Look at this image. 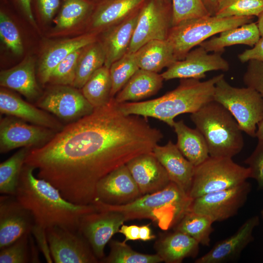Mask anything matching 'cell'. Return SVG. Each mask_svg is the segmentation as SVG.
<instances>
[{"instance_id": "50", "label": "cell", "mask_w": 263, "mask_h": 263, "mask_svg": "<svg viewBox=\"0 0 263 263\" xmlns=\"http://www.w3.org/2000/svg\"><path fill=\"white\" fill-rule=\"evenodd\" d=\"M155 238L152 232L149 225H143L139 226V240L144 242L151 240Z\"/></svg>"}, {"instance_id": "43", "label": "cell", "mask_w": 263, "mask_h": 263, "mask_svg": "<svg viewBox=\"0 0 263 263\" xmlns=\"http://www.w3.org/2000/svg\"><path fill=\"white\" fill-rule=\"evenodd\" d=\"M250 169V178L255 179L259 189H263V139H258L257 145L244 161Z\"/></svg>"}, {"instance_id": "55", "label": "cell", "mask_w": 263, "mask_h": 263, "mask_svg": "<svg viewBox=\"0 0 263 263\" xmlns=\"http://www.w3.org/2000/svg\"><path fill=\"white\" fill-rule=\"evenodd\" d=\"M89 0L95 3L96 4V3H98V2L102 0Z\"/></svg>"}, {"instance_id": "48", "label": "cell", "mask_w": 263, "mask_h": 263, "mask_svg": "<svg viewBox=\"0 0 263 263\" xmlns=\"http://www.w3.org/2000/svg\"><path fill=\"white\" fill-rule=\"evenodd\" d=\"M16 8L21 13L30 24L36 29L38 26L33 15L32 0H11Z\"/></svg>"}, {"instance_id": "4", "label": "cell", "mask_w": 263, "mask_h": 263, "mask_svg": "<svg viewBox=\"0 0 263 263\" xmlns=\"http://www.w3.org/2000/svg\"><path fill=\"white\" fill-rule=\"evenodd\" d=\"M193 199L173 182L164 189L142 195L133 202L122 205H109L96 201L93 204L97 210L119 212L126 221L148 219L163 230L176 226L189 210Z\"/></svg>"}, {"instance_id": "47", "label": "cell", "mask_w": 263, "mask_h": 263, "mask_svg": "<svg viewBox=\"0 0 263 263\" xmlns=\"http://www.w3.org/2000/svg\"><path fill=\"white\" fill-rule=\"evenodd\" d=\"M238 57L242 63L246 62L251 60L263 62V37H260L251 49L245 50L240 54Z\"/></svg>"}, {"instance_id": "2", "label": "cell", "mask_w": 263, "mask_h": 263, "mask_svg": "<svg viewBox=\"0 0 263 263\" xmlns=\"http://www.w3.org/2000/svg\"><path fill=\"white\" fill-rule=\"evenodd\" d=\"M35 170L24 164L15 196L18 200L31 213L36 224L45 229L58 226L78 231L82 217L96 211L95 206L70 202L50 183L35 176Z\"/></svg>"}, {"instance_id": "44", "label": "cell", "mask_w": 263, "mask_h": 263, "mask_svg": "<svg viewBox=\"0 0 263 263\" xmlns=\"http://www.w3.org/2000/svg\"><path fill=\"white\" fill-rule=\"evenodd\" d=\"M243 82L246 87L258 92L263 100V62L256 60L248 61Z\"/></svg>"}, {"instance_id": "3", "label": "cell", "mask_w": 263, "mask_h": 263, "mask_svg": "<svg viewBox=\"0 0 263 263\" xmlns=\"http://www.w3.org/2000/svg\"><path fill=\"white\" fill-rule=\"evenodd\" d=\"M221 74L204 81L200 79H181L179 85L163 95L151 100L118 104L126 115L152 117L172 128L174 119L185 113H192L213 100L215 84Z\"/></svg>"}, {"instance_id": "28", "label": "cell", "mask_w": 263, "mask_h": 263, "mask_svg": "<svg viewBox=\"0 0 263 263\" xmlns=\"http://www.w3.org/2000/svg\"><path fill=\"white\" fill-rule=\"evenodd\" d=\"M261 37L257 23L251 22L225 30L218 37L205 40L199 46L208 52L223 53L225 47L235 45L253 47Z\"/></svg>"}, {"instance_id": "6", "label": "cell", "mask_w": 263, "mask_h": 263, "mask_svg": "<svg viewBox=\"0 0 263 263\" xmlns=\"http://www.w3.org/2000/svg\"><path fill=\"white\" fill-rule=\"evenodd\" d=\"M254 17L220 18L208 16L183 21L171 26L167 39L177 60H182L197 45L216 34L252 21Z\"/></svg>"}, {"instance_id": "40", "label": "cell", "mask_w": 263, "mask_h": 263, "mask_svg": "<svg viewBox=\"0 0 263 263\" xmlns=\"http://www.w3.org/2000/svg\"><path fill=\"white\" fill-rule=\"evenodd\" d=\"M172 26L188 19L210 16L201 0H171Z\"/></svg>"}, {"instance_id": "37", "label": "cell", "mask_w": 263, "mask_h": 263, "mask_svg": "<svg viewBox=\"0 0 263 263\" xmlns=\"http://www.w3.org/2000/svg\"><path fill=\"white\" fill-rule=\"evenodd\" d=\"M138 69L134 53L128 52L111 65V97H115Z\"/></svg>"}, {"instance_id": "51", "label": "cell", "mask_w": 263, "mask_h": 263, "mask_svg": "<svg viewBox=\"0 0 263 263\" xmlns=\"http://www.w3.org/2000/svg\"><path fill=\"white\" fill-rule=\"evenodd\" d=\"M220 0H201L210 16H215Z\"/></svg>"}, {"instance_id": "45", "label": "cell", "mask_w": 263, "mask_h": 263, "mask_svg": "<svg viewBox=\"0 0 263 263\" xmlns=\"http://www.w3.org/2000/svg\"><path fill=\"white\" fill-rule=\"evenodd\" d=\"M36 10L41 19L51 21L60 8L61 0H34Z\"/></svg>"}, {"instance_id": "29", "label": "cell", "mask_w": 263, "mask_h": 263, "mask_svg": "<svg viewBox=\"0 0 263 263\" xmlns=\"http://www.w3.org/2000/svg\"><path fill=\"white\" fill-rule=\"evenodd\" d=\"M172 128L177 136L178 149L194 166L200 165L210 156L205 139L196 128H190L183 120L175 121Z\"/></svg>"}, {"instance_id": "26", "label": "cell", "mask_w": 263, "mask_h": 263, "mask_svg": "<svg viewBox=\"0 0 263 263\" xmlns=\"http://www.w3.org/2000/svg\"><path fill=\"white\" fill-rule=\"evenodd\" d=\"M161 74L138 69L114 97L118 104L138 102L156 94L162 87Z\"/></svg>"}, {"instance_id": "38", "label": "cell", "mask_w": 263, "mask_h": 263, "mask_svg": "<svg viewBox=\"0 0 263 263\" xmlns=\"http://www.w3.org/2000/svg\"><path fill=\"white\" fill-rule=\"evenodd\" d=\"M263 11V0H220L215 16L258 17Z\"/></svg>"}, {"instance_id": "7", "label": "cell", "mask_w": 263, "mask_h": 263, "mask_svg": "<svg viewBox=\"0 0 263 263\" xmlns=\"http://www.w3.org/2000/svg\"><path fill=\"white\" fill-rule=\"evenodd\" d=\"M213 100L231 113L242 132L256 137L257 124L263 120V100L258 92L246 86L233 87L223 76L215 84Z\"/></svg>"}, {"instance_id": "46", "label": "cell", "mask_w": 263, "mask_h": 263, "mask_svg": "<svg viewBox=\"0 0 263 263\" xmlns=\"http://www.w3.org/2000/svg\"><path fill=\"white\" fill-rule=\"evenodd\" d=\"M31 233L37 243L39 249L43 255L47 262L53 263L47 237L46 229L35 224L33 227Z\"/></svg>"}, {"instance_id": "35", "label": "cell", "mask_w": 263, "mask_h": 263, "mask_svg": "<svg viewBox=\"0 0 263 263\" xmlns=\"http://www.w3.org/2000/svg\"><path fill=\"white\" fill-rule=\"evenodd\" d=\"M214 222L207 216L188 210L175 226V230L188 235L199 244L209 246Z\"/></svg>"}, {"instance_id": "9", "label": "cell", "mask_w": 263, "mask_h": 263, "mask_svg": "<svg viewBox=\"0 0 263 263\" xmlns=\"http://www.w3.org/2000/svg\"><path fill=\"white\" fill-rule=\"evenodd\" d=\"M171 21V3L147 0L139 10L128 52L135 53L153 40L167 39Z\"/></svg>"}, {"instance_id": "25", "label": "cell", "mask_w": 263, "mask_h": 263, "mask_svg": "<svg viewBox=\"0 0 263 263\" xmlns=\"http://www.w3.org/2000/svg\"><path fill=\"white\" fill-rule=\"evenodd\" d=\"M0 85L18 92L29 100H38L41 91L36 80L33 57L27 56L16 66L1 71Z\"/></svg>"}, {"instance_id": "23", "label": "cell", "mask_w": 263, "mask_h": 263, "mask_svg": "<svg viewBox=\"0 0 263 263\" xmlns=\"http://www.w3.org/2000/svg\"><path fill=\"white\" fill-rule=\"evenodd\" d=\"M96 33H88L73 38L53 42L43 52L38 67V75L40 82H49L50 75L57 65L75 50L84 47L97 40Z\"/></svg>"}, {"instance_id": "24", "label": "cell", "mask_w": 263, "mask_h": 263, "mask_svg": "<svg viewBox=\"0 0 263 263\" xmlns=\"http://www.w3.org/2000/svg\"><path fill=\"white\" fill-rule=\"evenodd\" d=\"M139 10L102 32L100 41L105 51L104 66L106 67L109 68L114 62L128 52Z\"/></svg>"}, {"instance_id": "56", "label": "cell", "mask_w": 263, "mask_h": 263, "mask_svg": "<svg viewBox=\"0 0 263 263\" xmlns=\"http://www.w3.org/2000/svg\"><path fill=\"white\" fill-rule=\"evenodd\" d=\"M261 216H262V219L263 220V208L262 209V210L261 211Z\"/></svg>"}, {"instance_id": "22", "label": "cell", "mask_w": 263, "mask_h": 263, "mask_svg": "<svg viewBox=\"0 0 263 263\" xmlns=\"http://www.w3.org/2000/svg\"><path fill=\"white\" fill-rule=\"evenodd\" d=\"M152 152L165 168L170 181L188 194L195 166L182 154L176 144L169 140L164 146L156 145Z\"/></svg>"}, {"instance_id": "34", "label": "cell", "mask_w": 263, "mask_h": 263, "mask_svg": "<svg viewBox=\"0 0 263 263\" xmlns=\"http://www.w3.org/2000/svg\"><path fill=\"white\" fill-rule=\"evenodd\" d=\"M31 149L21 148L0 164V192L16 196L17 188L25 159Z\"/></svg>"}, {"instance_id": "18", "label": "cell", "mask_w": 263, "mask_h": 263, "mask_svg": "<svg viewBox=\"0 0 263 263\" xmlns=\"http://www.w3.org/2000/svg\"><path fill=\"white\" fill-rule=\"evenodd\" d=\"M126 165L142 195L159 191L171 182L152 151L134 157Z\"/></svg>"}, {"instance_id": "31", "label": "cell", "mask_w": 263, "mask_h": 263, "mask_svg": "<svg viewBox=\"0 0 263 263\" xmlns=\"http://www.w3.org/2000/svg\"><path fill=\"white\" fill-rule=\"evenodd\" d=\"M95 6V3L89 0H63L55 19L53 34L67 32L88 20Z\"/></svg>"}, {"instance_id": "21", "label": "cell", "mask_w": 263, "mask_h": 263, "mask_svg": "<svg viewBox=\"0 0 263 263\" xmlns=\"http://www.w3.org/2000/svg\"><path fill=\"white\" fill-rule=\"evenodd\" d=\"M0 112L1 113L56 132L63 128L61 123L45 111L38 108L3 88L0 91Z\"/></svg>"}, {"instance_id": "39", "label": "cell", "mask_w": 263, "mask_h": 263, "mask_svg": "<svg viewBox=\"0 0 263 263\" xmlns=\"http://www.w3.org/2000/svg\"><path fill=\"white\" fill-rule=\"evenodd\" d=\"M84 47L69 54L52 72L49 82L53 85L73 86L77 62Z\"/></svg>"}, {"instance_id": "54", "label": "cell", "mask_w": 263, "mask_h": 263, "mask_svg": "<svg viewBox=\"0 0 263 263\" xmlns=\"http://www.w3.org/2000/svg\"><path fill=\"white\" fill-rule=\"evenodd\" d=\"M163 2L169 3H171V0H160Z\"/></svg>"}, {"instance_id": "33", "label": "cell", "mask_w": 263, "mask_h": 263, "mask_svg": "<svg viewBox=\"0 0 263 263\" xmlns=\"http://www.w3.org/2000/svg\"><path fill=\"white\" fill-rule=\"evenodd\" d=\"M81 92L94 108L101 107L111 99L112 81L109 68L105 66L98 69L81 89Z\"/></svg>"}, {"instance_id": "36", "label": "cell", "mask_w": 263, "mask_h": 263, "mask_svg": "<svg viewBox=\"0 0 263 263\" xmlns=\"http://www.w3.org/2000/svg\"><path fill=\"white\" fill-rule=\"evenodd\" d=\"M110 251L100 262L104 263H159L162 262L157 254H146L133 250L126 242L116 240L109 242Z\"/></svg>"}, {"instance_id": "10", "label": "cell", "mask_w": 263, "mask_h": 263, "mask_svg": "<svg viewBox=\"0 0 263 263\" xmlns=\"http://www.w3.org/2000/svg\"><path fill=\"white\" fill-rule=\"evenodd\" d=\"M251 186L247 181L236 186L209 193L193 199L189 210L209 217L214 222L237 214L245 203Z\"/></svg>"}, {"instance_id": "30", "label": "cell", "mask_w": 263, "mask_h": 263, "mask_svg": "<svg viewBox=\"0 0 263 263\" xmlns=\"http://www.w3.org/2000/svg\"><path fill=\"white\" fill-rule=\"evenodd\" d=\"M134 53L139 69L158 73L177 60L167 39L150 41Z\"/></svg>"}, {"instance_id": "5", "label": "cell", "mask_w": 263, "mask_h": 263, "mask_svg": "<svg viewBox=\"0 0 263 263\" xmlns=\"http://www.w3.org/2000/svg\"><path fill=\"white\" fill-rule=\"evenodd\" d=\"M191 120L206 142L209 156L232 158L244 146L242 131L231 113L213 100L191 113Z\"/></svg>"}, {"instance_id": "16", "label": "cell", "mask_w": 263, "mask_h": 263, "mask_svg": "<svg viewBox=\"0 0 263 263\" xmlns=\"http://www.w3.org/2000/svg\"><path fill=\"white\" fill-rule=\"evenodd\" d=\"M35 224L31 213L15 196H0V249L31 233Z\"/></svg>"}, {"instance_id": "1", "label": "cell", "mask_w": 263, "mask_h": 263, "mask_svg": "<svg viewBox=\"0 0 263 263\" xmlns=\"http://www.w3.org/2000/svg\"><path fill=\"white\" fill-rule=\"evenodd\" d=\"M163 137L147 118L126 115L114 97L90 114L64 127L44 145L30 149L25 164L37 176L78 205L93 204L98 182Z\"/></svg>"}, {"instance_id": "27", "label": "cell", "mask_w": 263, "mask_h": 263, "mask_svg": "<svg viewBox=\"0 0 263 263\" xmlns=\"http://www.w3.org/2000/svg\"><path fill=\"white\" fill-rule=\"evenodd\" d=\"M199 244L188 235L175 230L155 244L156 254L166 263H180L188 257H196Z\"/></svg>"}, {"instance_id": "49", "label": "cell", "mask_w": 263, "mask_h": 263, "mask_svg": "<svg viewBox=\"0 0 263 263\" xmlns=\"http://www.w3.org/2000/svg\"><path fill=\"white\" fill-rule=\"evenodd\" d=\"M125 236L124 241L126 242L128 241H135L139 240V226L135 225H126L123 224L118 231Z\"/></svg>"}, {"instance_id": "32", "label": "cell", "mask_w": 263, "mask_h": 263, "mask_svg": "<svg viewBox=\"0 0 263 263\" xmlns=\"http://www.w3.org/2000/svg\"><path fill=\"white\" fill-rule=\"evenodd\" d=\"M105 61V51L100 41L84 47L77 62L73 87L81 89L93 74L104 65Z\"/></svg>"}, {"instance_id": "17", "label": "cell", "mask_w": 263, "mask_h": 263, "mask_svg": "<svg viewBox=\"0 0 263 263\" xmlns=\"http://www.w3.org/2000/svg\"><path fill=\"white\" fill-rule=\"evenodd\" d=\"M142 196L127 165H124L98 182L94 202L98 201L109 205H122L132 203Z\"/></svg>"}, {"instance_id": "53", "label": "cell", "mask_w": 263, "mask_h": 263, "mask_svg": "<svg viewBox=\"0 0 263 263\" xmlns=\"http://www.w3.org/2000/svg\"><path fill=\"white\" fill-rule=\"evenodd\" d=\"M258 21L257 22L261 37H263V11L257 17Z\"/></svg>"}, {"instance_id": "8", "label": "cell", "mask_w": 263, "mask_h": 263, "mask_svg": "<svg viewBox=\"0 0 263 263\" xmlns=\"http://www.w3.org/2000/svg\"><path fill=\"white\" fill-rule=\"evenodd\" d=\"M250 178V169L233 161L232 158L209 156L195 167L188 193L194 199L203 195L238 185Z\"/></svg>"}, {"instance_id": "41", "label": "cell", "mask_w": 263, "mask_h": 263, "mask_svg": "<svg viewBox=\"0 0 263 263\" xmlns=\"http://www.w3.org/2000/svg\"><path fill=\"white\" fill-rule=\"evenodd\" d=\"M0 38L5 46L16 55L24 50L19 30L10 16L2 9L0 11Z\"/></svg>"}, {"instance_id": "11", "label": "cell", "mask_w": 263, "mask_h": 263, "mask_svg": "<svg viewBox=\"0 0 263 263\" xmlns=\"http://www.w3.org/2000/svg\"><path fill=\"white\" fill-rule=\"evenodd\" d=\"M73 86L54 85L38 99L37 106L67 122L90 114L94 108Z\"/></svg>"}, {"instance_id": "15", "label": "cell", "mask_w": 263, "mask_h": 263, "mask_svg": "<svg viewBox=\"0 0 263 263\" xmlns=\"http://www.w3.org/2000/svg\"><path fill=\"white\" fill-rule=\"evenodd\" d=\"M228 62L222 57V53L209 54L199 46L190 50L182 60H176L161 75L164 80L193 78L201 79L206 73L212 71H227Z\"/></svg>"}, {"instance_id": "20", "label": "cell", "mask_w": 263, "mask_h": 263, "mask_svg": "<svg viewBox=\"0 0 263 263\" xmlns=\"http://www.w3.org/2000/svg\"><path fill=\"white\" fill-rule=\"evenodd\" d=\"M147 0H102L89 18L88 33H98L126 19L140 10Z\"/></svg>"}, {"instance_id": "12", "label": "cell", "mask_w": 263, "mask_h": 263, "mask_svg": "<svg viewBox=\"0 0 263 263\" xmlns=\"http://www.w3.org/2000/svg\"><path fill=\"white\" fill-rule=\"evenodd\" d=\"M51 254L56 263H96L88 242L78 231L58 226L46 229Z\"/></svg>"}, {"instance_id": "42", "label": "cell", "mask_w": 263, "mask_h": 263, "mask_svg": "<svg viewBox=\"0 0 263 263\" xmlns=\"http://www.w3.org/2000/svg\"><path fill=\"white\" fill-rule=\"evenodd\" d=\"M31 233L24 235L11 244L0 249V263H31Z\"/></svg>"}, {"instance_id": "14", "label": "cell", "mask_w": 263, "mask_h": 263, "mask_svg": "<svg viewBox=\"0 0 263 263\" xmlns=\"http://www.w3.org/2000/svg\"><path fill=\"white\" fill-rule=\"evenodd\" d=\"M126 221L121 213L113 210H96L84 215L78 231L90 244L94 254L100 261L105 257L104 249L121 226Z\"/></svg>"}, {"instance_id": "19", "label": "cell", "mask_w": 263, "mask_h": 263, "mask_svg": "<svg viewBox=\"0 0 263 263\" xmlns=\"http://www.w3.org/2000/svg\"><path fill=\"white\" fill-rule=\"evenodd\" d=\"M259 217L248 218L232 236L217 243L195 263H222L237 258L254 240L253 232L259 224Z\"/></svg>"}, {"instance_id": "52", "label": "cell", "mask_w": 263, "mask_h": 263, "mask_svg": "<svg viewBox=\"0 0 263 263\" xmlns=\"http://www.w3.org/2000/svg\"><path fill=\"white\" fill-rule=\"evenodd\" d=\"M257 127L256 137L258 139H263V120L258 123Z\"/></svg>"}, {"instance_id": "13", "label": "cell", "mask_w": 263, "mask_h": 263, "mask_svg": "<svg viewBox=\"0 0 263 263\" xmlns=\"http://www.w3.org/2000/svg\"><path fill=\"white\" fill-rule=\"evenodd\" d=\"M56 132L48 128L29 124L14 116L4 117L0 121V152L6 153L18 148L41 147Z\"/></svg>"}]
</instances>
